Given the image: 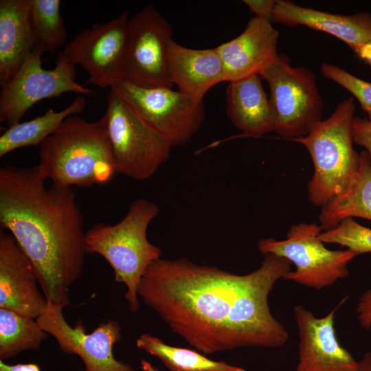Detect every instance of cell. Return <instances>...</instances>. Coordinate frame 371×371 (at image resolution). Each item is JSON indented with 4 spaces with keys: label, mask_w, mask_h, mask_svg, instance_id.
Returning a JSON list of instances; mask_svg holds the SVG:
<instances>
[{
    "label": "cell",
    "mask_w": 371,
    "mask_h": 371,
    "mask_svg": "<svg viewBox=\"0 0 371 371\" xmlns=\"http://www.w3.org/2000/svg\"><path fill=\"white\" fill-rule=\"evenodd\" d=\"M245 275L196 265L186 258H159L146 269L137 295L175 333L205 355L242 347L280 348L285 327L268 304L275 284L291 263L265 255Z\"/></svg>",
    "instance_id": "obj_1"
},
{
    "label": "cell",
    "mask_w": 371,
    "mask_h": 371,
    "mask_svg": "<svg viewBox=\"0 0 371 371\" xmlns=\"http://www.w3.org/2000/svg\"><path fill=\"white\" fill-rule=\"evenodd\" d=\"M37 165L0 168V225L34 267L48 302L69 304L85 265L84 218L71 187L52 185Z\"/></svg>",
    "instance_id": "obj_2"
},
{
    "label": "cell",
    "mask_w": 371,
    "mask_h": 371,
    "mask_svg": "<svg viewBox=\"0 0 371 371\" xmlns=\"http://www.w3.org/2000/svg\"><path fill=\"white\" fill-rule=\"evenodd\" d=\"M37 166L59 187L89 188L110 181L116 171L104 115L94 122L68 117L40 145Z\"/></svg>",
    "instance_id": "obj_3"
},
{
    "label": "cell",
    "mask_w": 371,
    "mask_h": 371,
    "mask_svg": "<svg viewBox=\"0 0 371 371\" xmlns=\"http://www.w3.org/2000/svg\"><path fill=\"white\" fill-rule=\"evenodd\" d=\"M159 213L157 205L140 198L131 203L124 217L114 225L102 223L86 232L87 253L98 254L111 267L115 279L127 288L129 309H139L137 288L148 267L160 258L161 249L150 243L148 227Z\"/></svg>",
    "instance_id": "obj_4"
},
{
    "label": "cell",
    "mask_w": 371,
    "mask_h": 371,
    "mask_svg": "<svg viewBox=\"0 0 371 371\" xmlns=\"http://www.w3.org/2000/svg\"><path fill=\"white\" fill-rule=\"evenodd\" d=\"M355 104L353 98L341 102L332 115L306 136L292 141L308 150L314 173L307 187L308 199L322 207L349 186L359 164L352 132Z\"/></svg>",
    "instance_id": "obj_5"
},
{
    "label": "cell",
    "mask_w": 371,
    "mask_h": 371,
    "mask_svg": "<svg viewBox=\"0 0 371 371\" xmlns=\"http://www.w3.org/2000/svg\"><path fill=\"white\" fill-rule=\"evenodd\" d=\"M260 76L269 86L274 131L280 137L306 136L322 120L324 102L311 70L293 67L288 57L278 54Z\"/></svg>",
    "instance_id": "obj_6"
},
{
    "label": "cell",
    "mask_w": 371,
    "mask_h": 371,
    "mask_svg": "<svg viewBox=\"0 0 371 371\" xmlns=\"http://www.w3.org/2000/svg\"><path fill=\"white\" fill-rule=\"evenodd\" d=\"M104 115L116 172L139 181L150 179L169 158L172 145L112 89Z\"/></svg>",
    "instance_id": "obj_7"
},
{
    "label": "cell",
    "mask_w": 371,
    "mask_h": 371,
    "mask_svg": "<svg viewBox=\"0 0 371 371\" xmlns=\"http://www.w3.org/2000/svg\"><path fill=\"white\" fill-rule=\"evenodd\" d=\"M322 230L321 225L315 223H300L290 227L284 240L262 238L258 241V248L263 255L282 257L295 265V269L283 280L321 290L347 277L348 264L357 256L348 249L326 248L319 237Z\"/></svg>",
    "instance_id": "obj_8"
},
{
    "label": "cell",
    "mask_w": 371,
    "mask_h": 371,
    "mask_svg": "<svg viewBox=\"0 0 371 371\" xmlns=\"http://www.w3.org/2000/svg\"><path fill=\"white\" fill-rule=\"evenodd\" d=\"M111 89L172 146L186 144L205 118L203 100L166 87L142 86L122 80Z\"/></svg>",
    "instance_id": "obj_9"
},
{
    "label": "cell",
    "mask_w": 371,
    "mask_h": 371,
    "mask_svg": "<svg viewBox=\"0 0 371 371\" xmlns=\"http://www.w3.org/2000/svg\"><path fill=\"white\" fill-rule=\"evenodd\" d=\"M43 54L34 49L15 76L1 85L0 122L8 127L20 122L26 112L42 100L67 92L87 97L97 95L94 90L76 82L74 65L56 60L54 68H43Z\"/></svg>",
    "instance_id": "obj_10"
},
{
    "label": "cell",
    "mask_w": 371,
    "mask_h": 371,
    "mask_svg": "<svg viewBox=\"0 0 371 371\" xmlns=\"http://www.w3.org/2000/svg\"><path fill=\"white\" fill-rule=\"evenodd\" d=\"M128 12L94 24L67 43L56 60L79 64L87 72L85 84L112 88L124 79Z\"/></svg>",
    "instance_id": "obj_11"
},
{
    "label": "cell",
    "mask_w": 371,
    "mask_h": 371,
    "mask_svg": "<svg viewBox=\"0 0 371 371\" xmlns=\"http://www.w3.org/2000/svg\"><path fill=\"white\" fill-rule=\"evenodd\" d=\"M172 28L153 5L129 19L124 79L146 87L173 84L168 69V51Z\"/></svg>",
    "instance_id": "obj_12"
},
{
    "label": "cell",
    "mask_w": 371,
    "mask_h": 371,
    "mask_svg": "<svg viewBox=\"0 0 371 371\" xmlns=\"http://www.w3.org/2000/svg\"><path fill=\"white\" fill-rule=\"evenodd\" d=\"M63 308L47 302L46 308L36 320L64 352L76 355L82 359L85 371H135L113 355V346L122 337L117 322H102L91 333H87L80 322L74 327L67 322Z\"/></svg>",
    "instance_id": "obj_13"
},
{
    "label": "cell",
    "mask_w": 371,
    "mask_h": 371,
    "mask_svg": "<svg viewBox=\"0 0 371 371\" xmlns=\"http://www.w3.org/2000/svg\"><path fill=\"white\" fill-rule=\"evenodd\" d=\"M336 310L317 317L302 305L294 307L299 336V358L295 371L357 370L358 361L337 337Z\"/></svg>",
    "instance_id": "obj_14"
},
{
    "label": "cell",
    "mask_w": 371,
    "mask_h": 371,
    "mask_svg": "<svg viewBox=\"0 0 371 371\" xmlns=\"http://www.w3.org/2000/svg\"><path fill=\"white\" fill-rule=\"evenodd\" d=\"M34 265L14 237L0 229V308L37 319L47 306Z\"/></svg>",
    "instance_id": "obj_15"
},
{
    "label": "cell",
    "mask_w": 371,
    "mask_h": 371,
    "mask_svg": "<svg viewBox=\"0 0 371 371\" xmlns=\"http://www.w3.org/2000/svg\"><path fill=\"white\" fill-rule=\"evenodd\" d=\"M267 19L254 16L235 38L216 47L229 82L260 75L276 58L278 31Z\"/></svg>",
    "instance_id": "obj_16"
},
{
    "label": "cell",
    "mask_w": 371,
    "mask_h": 371,
    "mask_svg": "<svg viewBox=\"0 0 371 371\" xmlns=\"http://www.w3.org/2000/svg\"><path fill=\"white\" fill-rule=\"evenodd\" d=\"M271 22L293 27L304 25L328 33L346 43L354 52L371 41V14H333L304 8L286 0H277Z\"/></svg>",
    "instance_id": "obj_17"
},
{
    "label": "cell",
    "mask_w": 371,
    "mask_h": 371,
    "mask_svg": "<svg viewBox=\"0 0 371 371\" xmlns=\"http://www.w3.org/2000/svg\"><path fill=\"white\" fill-rule=\"evenodd\" d=\"M168 69L173 85L179 91L200 100L212 87L225 81L216 47L191 49L172 40L168 51Z\"/></svg>",
    "instance_id": "obj_18"
},
{
    "label": "cell",
    "mask_w": 371,
    "mask_h": 371,
    "mask_svg": "<svg viewBox=\"0 0 371 371\" xmlns=\"http://www.w3.org/2000/svg\"><path fill=\"white\" fill-rule=\"evenodd\" d=\"M30 0L0 1V84L9 82L34 49Z\"/></svg>",
    "instance_id": "obj_19"
},
{
    "label": "cell",
    "mask_w": 371,
    "mask_h": 371,
    "mask_svg": "<svg viewBox=\"0 0 371 371\" xmlns=\"http://www.w3.org/2000/svg\"><path fill=\"white\" fill-rule=\"evenodd\" d=\"M227 114L245 134L258 137L274 131V120L260 75L230 82L226 89Z\"/></svg>",
    "instance_id": "obj_20"
},
{
    "label": "cell",
    "mask_w": 371,
    "mask_h": 371,
    "mask_svg": "<svg viewBox=\"0 0 371 371\" xmlns=\"http://www.w3.org/2000/svg\"><path fill=\"white\" fill-rule=\"evenodd\" d=\"M359 157L358 169L347 189L322 207L319 219L324 231L348 217L371 221V157L366 150Z\"/></svg>",
    "instance_id": "obj_21"
},
{
    "label": "cell",
    "mask_w": 371,
    "mask_h": 371,
    "mask_svg": "<svg viewBox=\"0 0 371 371\" xmlns=\"http://www.w3.org/2000/svg\"><path fill=\"white\" fill-rule=\"evenodd\" d=\"M85 106V98L78 95L60 111L49 109L43 115L8 127L0 136V158L17 148L40 146L68 117L82 113Z\"/></svg>",
    "instance_id": "obj_22"
},
{
    "label": "cell",
    "mask_w": 371,
    "mask_h": 371,
    "mask_svg": "<svg viewBox=\"0 0 371 371\" xmlns=\"http://www.w3.org/2000/svg\"><path fill=\"white\" fill-rule=\"evenodd\" d=\"M136 346L159 359L172 371H245L241 367L211 360L198 352L171 346L148 333L137 339Z\"/></svg>",
    "instance_id": "obj_23"
},
{
    "label": "cell",
    "mask_w": 371,
    "mask_h": 371,
    "mask_svg": "<svg viewBox=\"0 0 371 371\" xmlns=\"http://www.w3.org/2000/svg\"><path fill=\"white\" fill-rule=\"evenodd\" d=\"M48 334L36 319L0 308V359L15 357L28 350H39Z\"/></svg>",
    "instance_id": "obj_24"
},
{
    "label": "cell",
    "mask_w": 371,
    "mask_h": 371,
    "mask_svg": "<svg viewBox=\"0 0 371 371\" xmlns=\"http://www.w3.org/2000/svg\"><path fill=\"white\" fill-rule=\"evenodd\" d=\"M59 0H30V23L34 49L54 54L65 43L67 30Z\"/></svg>",
    "instance_id": "obj_25"
},
{
    "label": "cell",
    "mask_w": 371,
    "mask_h": 371,
    "mask_svg": "<svg viewBox=\"0 0 371 371\" xmlns=\"http://www.w3.org/2000/svg\"><path fill=\"white\" fill-rule=\"evenodd\" d=\"M319 237L324 243L340 245L357 256L371 253V229L360 225L351 217L322 232Z\"/></svg>",
    "instance_id": "obj_26"
},
{
    "label": "cell",
    "mask_w": 371,
    "mask_h": 371,
    "mask_svg": "<svg viewBox=\"0 0 371 371\" xmlns=\"http://www.w3.org/2000/svg\"><path fill=\"white\" fill-rule=\"evenodd\" d=\"M321 72L324 77L348 90L358 100L368 119L371 120V82L330 63H322Z\"/></svg>",
    "instance_id": "obj_27"
},
{
    "label": "cell",
    "mask_w": 371,
    "mask_h": 371,
    "mask_svg": "<svg viewBox=\"0 0 371 371\" xmlns=\"http://www.w3.org/2000/svg\"><path fill=\"white\" fill-rule=\"evenodd\" d=\"M352 132L354 142L363 147L371 157V120L355 116Z\"/></svg>",
    "instance_id": "obj_28"
},
{
    "label": "cell",
    "mask_w": 371,
    "mask_h": 371,
    "mask_svg": "<svg viewBox=\"0 0 371 371\" xmlns=\"http://www.w3.org/2000/svg\"><path fill=\"white\" fill-rule=\"evenodd\" d=\"M359 325L366 330L371 328V287L359 297L356 308Z\"/></svg>",
    "instance_id": "obj_29"
},
{
    "label": "cell",
    "mask_w": 371,
    "mask_h": 371,
    "mask_svg": "<svg viewBox=\"0 0 371 371\" xmlns=\"http://www.w3.org/2000/svg\"><path fill=\"white\" fill-rule=\"evenodd\" d=\"M243 2L255 14L256 16L267 19L271 21V16L276 1L245 0Z\"/></svg>",
    "instance_id": "obj_30"
},
{
    "label": "cell",
    "mask_w": 371,
    "mask_h": 371,
    "mask_svg": "<svg viewBox=\"0 0 371 371\" xmlns=\"http://www.w3.org/2000/svg\"><path fill=\"white\" fill-rule=\"evenodd\" d=\"M0 371H41V368L34 363L10 365L0 359Z\"/></svg>",
    "instance_id": "obj_31"
},
{
    "label": "cell",
    "mask_w": 371,
    "mask_h": 371,
    "mask_svg": "<svg viewBox=\"0 0 371 371\" xmlns=\"http://www.w3.org/2000/svg\"><path fill=\"white\" fill-rule=\"evenodd\" d=\"M355 52L370 67L371 70V41L359 47Z\"/></svg>",
    "instance_id": "obj_32"
},
{
    "label": "cell",
    "mask_w": 371,
    "mask_h": 371,
    "mask_svg": "<svg viewBox=\"0 0 371 371\" xmlns=\"http://www.w3.org/2000/svg\"><path fill=\"white\" fill-rule=\"evenodd\" d=\"M356 371H371V352H366L361 359L358 361Z\"/></svg>",
    "instance_id": "obj_33"
},
{
    "label": "cell",
    "mask_w": 371,
    "mask_h": 371,
    "mask_svg": "<svg viewBox=\"0 0 371 371\" xmlns=\"http://www.w3.org/2000/svg\"><path fill=\"white\" fill-rule=\"evenodd\" d=\"M141 368L144 371H158L157 369L152 366L148 361L144 359L141 361Z\"/></svg>",
    "instance_id": "obj_34"
}]
</instances>
